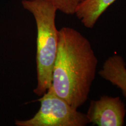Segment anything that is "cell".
Wrapping results in <instances>:
<instances>
[{
	"instance_id": "cell-1",
	"label": "cell",
	"mask_w": 126,
	"mask_h": 126,
	"mask_svg": "<svg viewBox=\"0 0 126 126\" xmlns=\"http://www.w3.org/2000/svg\"><path fill=\"white\" fill-rule=\"evenodd\" d=\"M98 61L89 40L77 30H59V44L50 89L77 109L88 100Z\"/></svg>"
},
{
	"instance_id": "cell-2",
	"label": "cell",
	"mask_w": 126,
	"mask_h": 126,
	"mask_svg": "<svg viewBox=\"0 0 126 126\" xmlns=\"http://www.w3.org/2000/svg\"><path fill=\"white\" fill-rule=\"evenodd\" d=\"M25 9L32 14L37 28V85L33 92L42 96L51 85L52 71L59 44L56 26V7L47 0H22Z\"/></svg>"
},
{
	"instance_id": "cell-3",
	"label": "cell",
	"mask_w": 126,
	"mask_h": 126,
	"mask_svg": "<svg viewBox=\"0 0 126 126\" xmlns=\"http://www.w3.org/2000/svg\"><path fill=\"white\" fill-rule=\"evenodd\" d=\"M39 110L31 119L16 120L17 126H86L87 116L58 96L50 88L37 100Z\"/></svg>"
},
{
	"instance_id": "cell-4",
	"label": "cell",
	"mask_w": 126,
	"mask_h": 126,
	"mask_svg": "<svg viewBox=\"0 0 126 126\" xmlns=\"http://www.w3.org/2000/svg\"><path fill=\"white\" fill-rule=\"evenodd\" d=\"M126 113V106L120 97L102 95L90 102L86 116L93 125L123 126Z\"/></svg>"
},
{
	"instance_id": "cell-5",
	"label": "cell",
	"mask_w": 126,
	"mask_h": 126,
	"mask_svg": "<svg viewBox=\"0 0 126 126\" xmlns=\"http://www.w3.org/2000/svg\"><path fill=\"white\" fill-rule=\"evenodd\" d=\"M99 74L104 79L119 88L126 98V64L122 56L114 54L108 57L104 62Z\"/></svg>"
},
{
	"instance_id": "cell-6",
	"label": "cell",
	"mask_w": 126,
	"mask_h": 126,
	"mask_svg": "<svg viewBox=\"0 0 126 126\" xmlns=\"http://www.w3.org/2000/svg\"><path fill=\"white\" fill-rule=\"evenodd\" d=\"M116 0H83L78 6L75 15L88 29L94 26L101 15Z\"/></svg>"
},
{
	"instance_id": "cell-7",
	"label": "cell",
	"mask_w": 126,
	"mask_h": 126,
	"mask_svg": "<svg viewBox=\"0 0 126 126\" xmlns=\"http://www.w3.org/2000/svg\"><path fill=\"white\" fill-rule=\"evenodd\" d=\"M57 10L66 15H74L78 6L83 0H47Z\"/></svg>"
}]
</instances>
